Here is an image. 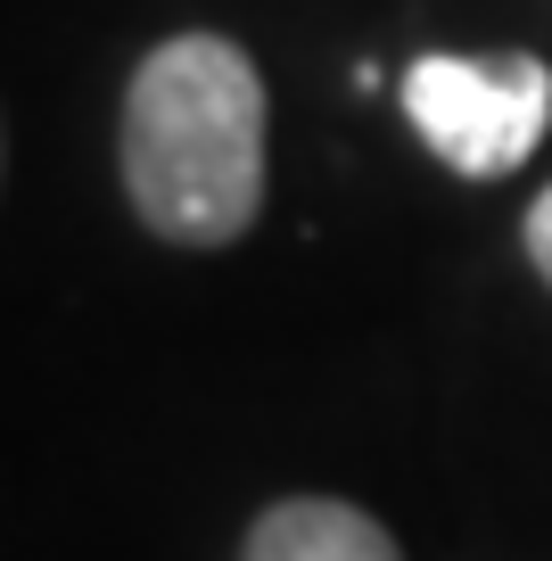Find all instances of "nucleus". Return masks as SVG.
<instances>
[{"label":"nucleus","instance_id":"nucleus-1","mask_svg":"<svg viewBox=\"0 0 552 561\" xmlns=\"http://www.w3.org/2000/svg\"><path fill=\"white\" fill-rule=\"evenodd\" d=\"M124 198L165 248H231L264 215V75L223 34H173L124 83Z\"/></svg>","mask_w":552,"mask_h":561},{"label":"nucleus","instance_id":"nucleus-2","mask_svg":"<svg viewBox=\"0 0 552 561\" xmlns=\"http://www.w3.org/2000/svg\"><path fill=\"white\" fill-rule=\"evenodd\" d=\"M404 116H413L421 149L446 158L462 182H503L536 158V140L552 124V67L528 50L503 58L429 50L404 67Z\"/></svg>","mask_w":552,"mask_h":561},{"label":"nucleus","instance_id":"nucleus-3","mask_svg":"<svg viewBox=\"0 0 552 561\" xmlns=\"http://www.w3.org/2000/svg\"><path fill=\"white\" fill-rule=\"evenodd\" d=\"M240 561H404V553L363 504H338V495H280V504L256 512Z\"/></svg>","mask_w":552,"mask_h":561},{"label":"nucleus","instance_id":"nucleus-4","mask_svg":"<svg viewBox=\"0 0 552 561\" xmlns=\"http://www.w3.org/2000/svg\"><path fill=\"white\" fill-rule=\"evenodd\" d=\"M519 240H528V264L544 273V289H552V191H536V207H528V231H519Z\"/></svg>","mask_w":552,"mask_h":561}]
</instances>
